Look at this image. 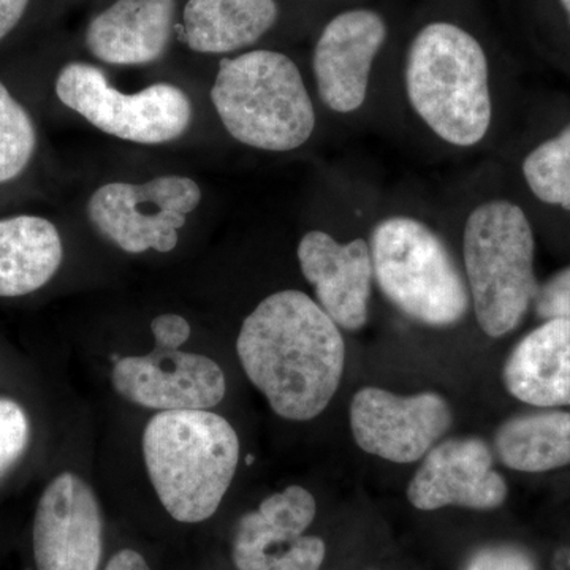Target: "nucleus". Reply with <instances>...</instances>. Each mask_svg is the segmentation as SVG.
I'll list each match as a JSON object with an SVG mask.
<instances>
[{
  "instance_id": "1",
  "label": "nucleus",
  "mask_w": 570,
  "mask_h": 570,
  "mask_svg": "<svg viewBox=\"0 0 570 570\" xmlns=\"http://www.w3.org/2000/svg\"><path fill=\"white\" fill-rule=\"evenodd\" d=\"M236 351L273 411L295 422L325 411L346 365L340 326L299 291L266 296L243 322Z\"/></svg>"
},
{
  "instance_id": "2",
  "label": "nucleus",
  "mask_w": 570,
  "mask_h": 570,
  "mask_svg": "<svg viewBox=\"0 0 570 570\" xmlns=\"http://www.w3.org/2000/svg\"><path fill=\"white\" fill-rule=\"evenodd\" d=\"M404 82L412 110L442 141L474 148L493 121L490 66L480 41L460 26L430 22L409 45Z\"/></svg>"
},
{
  "instance_id": "3",
  "label": "nucleus",
  "mask_w": 570,
  "mask_h": 570,
  "mask_svg": "<svg viewBox=\"0 0 570 570\" xmlns=\"http://www.w3.org/2000/svg\"><path fill=\"white\" fill-rule=\"evenodd\" d=\"M142 456L165 510L181 523H200L217 512L230 489L239 439L214 412H159L142 433Z\"/></svg>"
},
{
  "instance_id": "4",
  "label": "nucleus",
  "mask_w": 570,
  "mask_h": 570,
  "mask_svg": "<svg viewBox=\"0 0 570 570\" xmlns=\"http://www.w3.org/2000/svg\"><path fill=\"white\" fill-rule=\"evenodd\" d=\"M212 100L225 130L262 151H294L316 129L302 71L283 52L255 50L223 59Z\"/></svg>"
},
{
  "instance_id": "5",
  "label": "nucleus",
  "mask_w": 570,
  "mask_h": 570,
  "mask_svg": "<svg viewBox=\"0 0 570 570\" xmlns=\"http://www.w3.org/2000/svg\"><path fill=\"white\" fill-rule=\"evenodd\" d=\"M535 239L527 213L510 200L483 202L469 213L463 264L480 330L502 337L519 328L534 305Z\"/></svg>"
},
{
  "instance_id": "6",
  "label": "nucleus",
  "mask_w": 570,
  "mask_h": 570,
  "mask_svg": "<svg viewBox=\"0 0 570 570\" xmlns=\"http://www.w3.org/2000/svg\"><path fill=\"white\" fill-rule=\"evenodd\" d=\"M367 243L374 281L401 313L439 328L463 321L471 306L466 279L430 225L396 214L377 223Z\"/></svg>"
},
{
  "instance_id": "7",
  "label": "nucleus",
  "mask_w": 570,
  "mask_h": 570,
  "mask_svg": "<svg viewBox=\"0 0 570 570\" xmlns=\"http://www.w3.org/2000/svg\"><path fill=\"white\" fill-rule=\"evenodd\" d=\"M56 94L102 132L141 145L174 141L193 122V104L178 86L157 82L122 94L91 63H67L56 80Z\"/></svg>"
},
{
  "instance_id": "8",
  "label": "nucleus",
  "mask_w": 570,
  "mask_h": 570,
  "mask_svg": "<svg viewBox=\"0 0 570 570\" xmlns=\"http://www.w3.org/2000/svg\"><path fill=\"white\" fill-rule=\"evenodd\" d=\"M202 189L186 176H159L145 184L110 183L88 204V216L105 238L129 254L170 253Z\"/></svg>"
},
{
  "instance_id": "9",
  "label": "nucleus",
  "mask_w": 570,
  "mask_h": 570,
  "mask_svg": "<svg viewBox=\"0 0 570 570\" xmlns=\"http://www.w3.org/2000/svg\"><path fill=\"white\" fill-rule=\"evenodd\" d=\"M453 415L433 392L400 396L365 387L352 397L351 428L363 452L397 464L415 463L448 433Z\"/></svg>"
},
{
  "instance_id": "10",
  "label": "nucleus",
  "mask_w": 570,
  "mask_h": 570,
  "mask_svg": "<svg viewBox=\"0 0 570 570\" xmlns=\"http://www.w3.org/2000/svg\"><path fill=\"white\" fill-rule=\"evenodd\" d=\"M104 521L91 487L62 472L41 493L33 519L37 570H99Z\"/></svg>"
},
{
  "instance_id": "11",
  "label": "nucleus",
  "mask_w": 570,
  "mask_h": 570,
  "mask_svg": "<svg viewBox=\"0 0 570 570\" xmlns=\"http://www.w3.org/2000/svg\"><path fill=\"white\" fill-rule=\"evenodd\" d=\"M111 382L130 403L160 412L209 411L227 392L214 360L181 348L154 347L148 355L124 356L112 366Z\"/></svg>"
},
{
  "instance_id": "12",
  "label": "nucleus",
  "mask_w": 570,
  "mask_h": 570,
  "mask_svg": "<svg viewBox=\"0 0 570 570\" xmlns=\"http://www.w3.org/2000/svg\"><path fill=\"white\" fill-rule=\"evenodd\" d=\"M387 39V22L374 10L343 11L325 26L313 56L322 104L348 115L365 104L371 70Z\"/></svg>"
},
{
  "instance_id": "13",
  "label": "nucleus",
  "mask_w": 570,
  "mask_h": 570,
  "mask_svg": "<svg viewBox=\"0 0 570 570\" xmlns=\"http://www.w3.org/2000/svg\"><path fill=\"white\" fill-rule=\"evenodd\" d=\"M493 461V452L482 439L455 438L439 442L426 453L409 483V502L426 512L449 505L498 509L508 499L509 489Z\"/></svg>"
},
{
  "instance_id": "14",
  "label": "nucleus",
  "mask_w": 570,
  "mask_h": 570,
  "mask_svg": "<svg viewBox=\"0 0 570 570\" xmlns=\"http://www.w3.org/2000/svg\"><path fill=\"white\" fill-rule=\"evenodd\" d=\"M303 276L313 285L317 303L340 328L356 332L370 317L374 268L370 243H340L322 230L307 232L298 245Z\"/></svg>"
},
{
  "instance_id": "15",
  "label": "nucleus",
  "mask_w": 570,
  "mask_h": 570,
  "mask_svg": "<svg viewBox=\"0 0 570 570\" xmlns=\"http://www.w3.org/2000/svg\"><path fill=\"white\" fill-rule=\"evenodd\" d=\"M175 10V0H118L89 22L86 47L112 66L157 61L170 43Z\"/></svg>"
},
{
  "instance_id": "16",
  "label": "nucleus",
  "mask_w": 570,
  "mask_h": 570,
  "mask_svg": "<svg viewBox=\"0 0 570 570\" xmlns=\"http://www.w3.org/2000/svg\"><path fill=\"white\" fill-rule=\"evenodd\" d=\"M502 381L521 403L570 406V318H547L510 352Z\"/></svg>"
},
{
  "instance_id": "17",
  "label": "nucleus",
  "mask_w": 570,
  "mask_h": 570,
  "mask_svg": "<svg viewBox=\"0 0 570 570\" xmlns=\"http://www.w3.org/2000/svg\"><path fill=\"white\" fill-rule=\"evenodd\" d=\"M277 17L275 0H189L179 39L204 55L234 52L257 43Z\"/></svg>"
},
{
  "instance_id": "18",
  "label": "nucleus",
  "mask_w": 570,
  "mask_h": 570,
  "mask_svg": "<svg viewBox=\"0 0 570 570\" xmlns=\"http://www.w3.org/2000/svg\"><path fill=\"white\" fill-rule=\"evenodd\" d=\"M58 228L37 216L0 219V298L32 294L47 285L62 264Z\"/></svg>"
},
{
  "instance_id": "19",
  "label": "nucleus",
  "mask_w": 570,
  "mask_h": 570,
  "mask_svg": "<svg viewBox=\"0 0 570 570\" xmlns=\"http://www.w3.org/2000/svg\"><path fill=\"white\" fill-rule=\"evenodd\" d=\"M499 460L513 471L540 474L570 464V412L547 409L505 420L494 436Z\"/></svg>"
},
{
  "instance_id": "20",
  "label": "nucleus",
  "mask_w": 570,
  "mask_h": 570,
  "mask_svg": "<svg viewBox=\"0 0 570 570\" xmlns=\"http://www.w3.org/2000/svg\"><path fill=\"white\" fill-rule=\"evenodd\" d=\"M325 554L321 538L272 527L257 510L239 520L232 551L238 570H318Z\"/></svg>"
},
{
  "instance_id": "21",
  "label": "nucleus",
  "mask_w": 570,
  "mask_h": 570,
  "mask_svg": "<svg viewBox=\"0 0 570 570\" xmlns=\"http://www.w3.org/2000/svg\"><path fill=\"white\" fill-rule=\"evenodd\" d=\"M523 176L539 200L570 212V124L528 154Z\"/></svg>"
},
{
  "instance_id": "22",
  "label": "nucleus",
  "mask_w": 570,
  "mask_h": 570,
  "mask_svg": "<svg viewBox=\"0 0 570 570\" xmlns=\"http://www.w3.org/2000/svg\"><path fill=\"white\" fill-rule=\"evenodd\" d=\"M36 148L31 116L0 81V184L18 178L31 163Z\"/></svg>"
},
{
  "instance_id": "23",
  "label": "nucleus",
  "mask_w": 570,
  "mask_h": 570,
  "mask_svg": "<svg viewBox=\"0 0 570 570\" xmlns=\"http://www.w3.org/2000/svg\"><path fill=\"white\" fill-rule=\"evenodd\" d=\"M31 425L17 401L0 397V478L20 461L28 449Z\"/></svg>"
},
{
  "instance_id": "24",
  "label": "nucleus",
  "mask_w": 570,
  "mask_h": 570,
  "mask_svg": "<svg viewBox=\"0 0 570 570\" xmlns=\"http://www.w3.org/2000/svg\"><path fill=\"white\" fill-rule=\"evenodd\" d=\"M461 570H538V566L523 547L497 543L475 550Z\"/></svg>"
},
{
  "instance_id": "25",
  "label": "nucleus",
  "mask_w": 570,
  "mask_h": 570,
  "mask_svg": "<svg viewBox=\"0 0 570 570\" xmlns=\"http://www.w3.org/2000/svg\"><path fill=\"white\" fill-rule=\"evenodd\" d=\"M534 309L543 321L547 318H570V266L539 285Z\"/></svg>"
},
{
  "instance_id": "26",
  "label": "nucleus",
  "mask_w": 570,
  "mask_h": 570,
  "mask_svg": "<svg viewBox=\"0 0 570 570\" xmlns=\"http://www.w3.org/2000/svg\"><path fill=\"white\" fill-rule=\"evenodd\" d=\"M151 332L156 347L178 351L190 337L189 322L178 314H163L151 322Z\"/></svg>"
},
{
  "instance_id": "27",
  "label": "nucleus",
  "mask_w": 570,
  "mask_h": 570,
  "mask_svg": "<svg viewBox=\"0 0 570 570\" xmlns=\"http://www.w3.org/2000/svg\"><path fill=\"white\" fill-rule=\"evenodd\" d=\"M29 0H0V40L13 31L28 9Z\"/></svg>"
},
{
  "instance_id": "28",
  "label": "nucleus",
  "mask_w": 570,
  "mask_h": 570,
  "mask_svg": "<svg viewBox=\"0 0 570 570\" xmlns=\"http://www.w3.org/2000/svg\"><path fill=\"white\" fill-rule=\"evenodd\" d=\"M105 570H151L140 553L134 550H121L111 558Z\"/></svg>"
},
{
  "instance_id": "29",
  "label": "nucleus",
  "mask_w": 570,
  "mask_h": 570,
  "mask_svg": "<svg viewBox=\"0 0 570 570\" xmlns=\"http://www.w3.org/2000/svg\"><path fill=\"white\" fill-rule=\"evenodd\" d=\"M562 7H564L566 13H568L569 22H570V0H560Z\"/></svg>"
}]
</instances>
